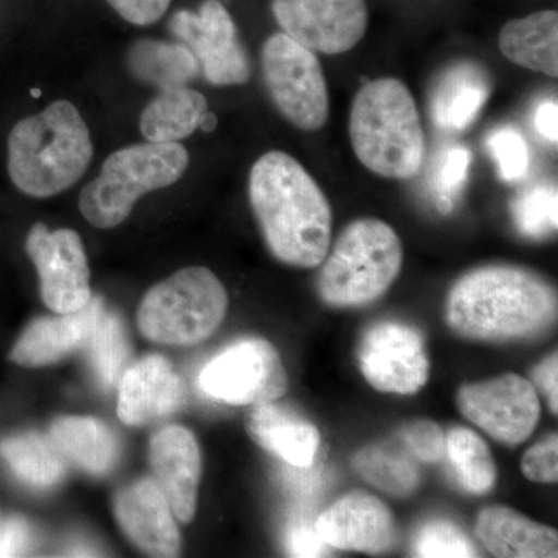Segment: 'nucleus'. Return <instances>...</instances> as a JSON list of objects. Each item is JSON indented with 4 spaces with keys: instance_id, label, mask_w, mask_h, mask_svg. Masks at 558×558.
Segmentation results:
<instances>
[{
    "instance_id": "nucleus-1",
    "label": "nucleus",
    "mask_w": 558,
    "mask_h": 558,
    "mask_svg": "<svg viewBox=\"0 0 558 558\" xmlns=\"http://www.w3.org/2000/svg\"><path fill=\"white\" fill-rule=\"evenodd\" d=\"M250 204L271 255L288 266L315 269L329 253L332 209L299 160L264 154L250 171Z\"/></svg>"
},
{
    "instance_id": "nucleus-2",
    "label": "nucleus",
    "mask_w": 558,
    "mask_h": 558,
    "mask_svg": "<svg viewBox=\"0 0 558 558\" xmlns=\"http://www.w3.org/2000/svg\"><path fill=\"white\" fill-rule=\"evenodd\" d=\"M557 292L545 278L519 266L473 269L454 282L446 318L462 339H534L557 319Z\"/></svg>"
},
{
    "instance_id": "nucleus-3",
    "label": "nucleus",
    "mask_w": 558,
    "mask_h": 558,
    "mask_svg": "<svg viewBox=\"0 0 558 558\" xmlns=\"http://www.w3.org/2000/svg\"><path fill=\"white\" fill-rule=\"evenodd\" d=\"M92 156L89 128L70 101L51 102L10 132V178L32 197L57 196L75 185Z\"/></svg>"
},
{
    "instance_id": "nucleus-4",
    "label": "nucleus",
    "mask_w": 558,
    "mask_h": 558,
    "mask_svg": "<svg viewBox=\"0 0 558 558\" xmlns=\"http://www.w3.org/2000/svg\"><path fill=\"white\" fill-rule=\"evenodd\" d=\"M349 137L360 163L392 180H409L421 171L425 135L416 101L402 81H369L355 95Z\"/></svg>"
},
{
    "instance_id": "nucleus-5",
    "label": "nucleus",
    "mask_w": 558,
    "mask_h": 558,
    "mask_svg": "<svg viewBox=\"0 0 558 558\" xmlns=\"http://www.w3.org/2000/svg\"><path fill=\"white\" fill-rule=\"evenodd\" d=\"M319 271L318 293L332 307H363L379 300L402 270L398 233L384 220L349 223Z\"/></svg>"
},
{
    "instance_id": "nucleus-6",
    "label": "nucleus",
    "mask_w": 558,
    "mask_h": 558,
    "mask_svg": "<svg viewBox=\"0 0 558 558\" xmlns=\"http://www.w3.org/2000/svg\"><path fill=\"white\" fill-rule=\"evenodd\" d=\"M189 165V153L179 143L148 142L117 150L81 191V213L97 229H113L130 218L140 197L178 182Z\"/></svg>"
},
{
    "instance_id": "nucleus-7",
    "label": "nucleus",
    "mask_w": 558,
    "mask_h": 558,
    "mask_svg": "<svg viewBox=\"0 0 558 558\" xmlns=\"http://www.w3.org/2000/svg\"><path fill=\"white\" fill-rule=\"evenodd\" d=\"M229 307L219 278L205 267H186L154 286L138 307V329L146 339L191 347L209 339Z\"/></svg>"
},
{
    "instance_id": "nucleus-8",
    "label": "nucleus",
    "mask_w": 558,
    "mask_h": 558,
    "mask_svg": "<svg viewBox=\"0 0 558 558\" xmlns=\"http://www.w3.org/2000/svg\"><path fill=\"white\" fill-rule=\"evenodd\" d=\"M260 62L282 117L301 131L322 130L329 119V92L317 54L281 32L266 40Z\"/></svg>"
},
{
    "instance_id": "nucleus-9",
    "label": "nucleus",
    "mask_w": 558,
    "mask_h": 558,
    "mask_svg": "<svg viewBox=\"0 0 558 558\" xmlns=\"http://www.w3.org/2000/svg\"><path fill=\"white\" fill-rule=\"evenodd\" d=\"M204 395L229 405L275 402L289 380L277 349L263 339H242L209 360L199 374Z\"/></svg>"
},
{
    "instance_id": "nucleus-10",
    "label": "nucleus",
    "mask_w": 558,
    "mask_h": 558,
    "mask_svg": "<svg viewBox=\"0 0 558 558\" xmlns=\"http://www.w3.org/2000/svg\"><path fill=\"white\" fill-rule=\"evenodd\" d=\"M170 31L189 47L208 83L240 86L250 80V62L236 25L220 0H205L197 11L180 10Z\"/></svg>"
},
{
    "instance_id": "nucleus-11",
    "label": "nucleus",
    "mask_w": 558,
    "mask_h": 558,
    "mask_svg": "<svg viewBox=\"0 0 558 558\" xmlns=\"http://www.w3.org/2000/svg\"><path fill=\"white\" fill-rule=\"evenodd\" d=\"M457 403L472 424L508 446L531 438L542 411L537 389L517 374L464 385L459 388Z\"/></svg>"
},
{
    "instance_id": "nucleus-12",
    "label": "nucleus",
    "mask_w": 558,
    "mask_h": 558,
    "mask_svg": "<svg viewBox=\"0 0 558 558\" xmlns=\"http://www.w3.org/2000/svg\"><path fill=\"white\" fill-rule=\"evenodd\" d=\"M271 11L282 33L314 53H347L368 31L365 0H274Z\"/></svg>"
},
{
    "instance_id": "nucleus-13",
    "label": "nucleus",
    "mask_w": 558,
    "mask_h": 558,
    "mask_svg": "<svg viewBox=\"0 0 558 558\" xmlns=\"http://www.w3.org/2000/svg\"><path fill=\"white\" fill-rule=\"evenodd\" d=\"M27 253L38 270L40 295L57 314H73L90 303V271L78 233L49 231L36 223L27 238Z\"/></svg>"
},
{
    "instance_id": "nucleus-14",
    "label": "nucleus",
    "mask_w": 558,
    "mask_h": 558,
    "mask_svg": "<svg viewBox=\"0 0 558 558\" xmlns=\"http://www.w3.org/2000/svg\"><path fill=\"white\" fill-rule=\"evenodd\" d=\"M359 365L371 387L391 395H416L427 384L424 337L402 323H377L359 344Z\"/></svg>"
},
{
    "instance_id": "nucleus-15",
    "label": "nucleus",
    "mask_w": 558,
    "mask_h": 558,
    "mask_svg": "<svg viewBox=\"0 0 558 558\" xmlns=\"http://www.w3.org/2000/svg\"><path fill=\"white\" fill-rule=\"evenodd\" d=\"M326 546L359 553H384L395 542L391 510L373 495L354 492L333 502L314 523Z\"/></svg>"
},
{
    "instance_id": "nucleus-16",
    "label": "nucleus",
    "mask_w": 558,
    "mask_h": 558,
    "mask_svg": "<svg viewBox=\"0 0 558 558\" xmlns=\"http://www.w3.org/2000/svg\"><path fill=\"white\" fill-rule=\"evenodd\" d=\"M149 461L157 484L168 499L175 520L194 519L202 475L199 446L193 433L180 425L157 432L149 444Z\"/></svg>"
},
{
    "instance_id": "nucleus-17",
    "label": "nucleus",
    "mask_w": 558,
    "mask_h": 558,
    "mask_svg": "<svg viewBox=\"0 0 558 558\" xmlns=\"http://www.w3.org/2000/svg\"><path fill=\"white\" fill-rule=\"evenodd\" d=\"M120 421L130 427L171 416L185 402V385L167 359L149 355L124 371L119 381Z\"/></svg>"
},
{
    "instance_id": "nucleus-18",
    "label": "nucleus",
    "mask_w": 558,
    "mask_h": 558,
    "mask_svg": "<svg viewBox=\"0 0 558 558\" xmlns=\"http://www.w3.org/2000/svg\"><path fill=\"white\" fill-rule=\"evenodd\" d=\"M117 521L140 549L156 557H175L180 534L168 499L156 480H142L116 498Z\"/></svg>"
},
{
    "instance_id": "nucleus-19",
    "label": "nucleus",
    "mask_w": 558,
    "mask_h": 558,
    "mask_svg": "<svg viewBox=\"0 0 558 558\" xmlns=\"http://www.w3.org/2000/svg\"><path fill=\"white\" fill-rule=\"evenodd\" d=\"M105 311L100 299H92L84 310L61 317L33 322L14 344L10 359L22 366H47L86 348L97 319Z\"/></svg>"
},
{
    "instance_id": "nucleus-20",
    "label": "nucleus",
    "mask_w": 558,
    "mask_h": 558,
    "mask_svg": "<svg viewBox=\"0 0 558 558\" xmlns=\"http://www.w3.org/2000/svg\"><path fill=\"white\" fill-rule=\"evenodd\" d=\"M492 95V76L475 61H459L442 70L429 90L433 123L442 131L468 130Z\"/></svg>"
},
{
    "instance_id": "nucleus-21",
    "label": "nucleus",
    "mask_w": 558,
    "mask_h": 558,
    "mask_svg": "<svg viewBox=\"0 0 558 558\" xmlns=\"http://www.w3.org/2000/svg\"><path fill=\"white\" fill-rule=\"evenodd\" d=\"M245 427L250 438L295 469H311L319 449L318 428L274 402L253 405Z\"/></svg>"
},
{
    "instance_id": "nucleus-22",
    "label": "nucleus",
    "mask_w": 558,
    "mask_h": 558,
    "mask_svg": "<svg viewBox=\"0 0 558 558\" xmlns=\"http://www.w3.org/2000/svg\"><path fill=\"white\" fill-rule=\"evenodd\" d=\"M476 535L484 548L502 558H553L558 556L556 529L535 523L520 512L492 506L480 513Z\"/></svg>"
},
{
    "instance_id": "nucleus-23",
    "label": "nucleus",
    "mask_w": 558,
    "mask_h": 558,
    "mask_svg": "<svg viewBox=\"0 0 558 558\" xmlns=\"http://www.w3.org/2000/svg\"><path fill=\"white\" fill-rule=\"evenodd\" d=\"M502 57L520 68L558 76V13L537 11L509 21L498 36Z\"/></svg>"
},
{
    "instance_id": "nucleus-24",
    "label": "nucleus",
    "mask_w": 558,
    "mask_h": 558,
    "mask_svg": "<svg viewBox=\"0 0 558 558\" xmlns=\"http://www.w3.org/2000/svg\"><path fill=\"white\" fill-rule=\"evenodd\" d=\"M49 439L62 458L92 475H106L120 454L117 436L97 418H58L51 425Z\"/></svg>"
},
{
    "instance_id": "nucleus-25",
    "label": "nucleus",
    "mask_w": 558,
    "mask_h": 558,
    "mask_svg": "<svg viewBox=\"0 0 558 558\" xmlns=\"http://www.w3.org/2000/svg\"><path fill=\"white\" fill-rule=\"evenodd\" d=\"M208 112L207 98L190 87L161 90L143 110L140 131L153 143H179L199 128Z\"/></svg>"
},
{
    "instance_id": "nucleus-26",
    "label": "nucleus",
    "mask_w": 558,
    "mask_h": 558,
    "mask_svg": "<svg viewBox=\"0 0 558 558\" xmlns=\"http://www.w3.org/2000/svg\"><path fill=\"white\" fill-rule=\"evenodd\" d=\"M128 65L132 75L160 90L186 86L201 72L193 51L183 44L138 40L131 47Z\"/></svg>"
},
{
    "instance_id": "nucleus-27",
    "label": "nucleus",
    "mask_w": 558,
    "mask_h": 558,
    "mask_svg": "<svg viewBox=\"0 0 558 558\" xmlns=\"http://www.w3.org/2000/svg\"><path fill=\"white\" fill-rule=\"evenodd\" d=\"M0 458L17 478L33 487L54 486L65 473V459L49 438L25 433L0 440Z\"/></svg>"
},
{
    "instance_id": "nucleus-28",
    "label": "nucleus",
    "mask_w": 558,
    "mask_h": 558,
    "mask_svg": "<svg viewBox=\"0 0 558 558\" xmlns=\"http://www.w3.org/2000/svg\"><path fill=\"white\" fill-rule=\"evenodd\" d=\"M86 349L92 371L102 387L119 385L131 355L130 339L119 315L101 312Z\"/></svg>"
},
{
    "instance_id": "nucleus-29",
    "label": "nucleus",
    "mask_w": 558,
    "mask_h": 558,
    "mask_svg": "<svg viewBox=\"0 0 558 558\" xmlns=\"http://www.w3.org/2000/svg\"><path fill=\"white\" fill-rule=\"evenodd\" d=\"M446 451L465 490L483 495L494 487L497 468L487 444L475 432L464 427L451 429Z\"/></svg>"
},
{
    "instance_id": "nucleus-30",
    "label": "nucleus",
    "mask_w": 558,
    "mask_h": 558,
    "mask_svg": "<svg viewBox=\"0 0 558 558\" xmlns=\"http://www.w3.org/2000/svg\"><path fill=\"white\" fill-rule=\"evenodd\" d=\"M355 472L371 486L396 497H407L418 486L416 468L399 454L379 447H368L354 458Z\"/></svg>"
},
{
    "instance_id": "nucleus-31",
    "label": "nucleus",
    "mask_w": 558,
    "mask_h": 558,
    "mask_svg": "<svg viewBox=\"0 0 558 558\" xmlns=\"http://www.w3.org/2000/svg\"><path fill=\"white\" fill-rule=\"evenodd\" d=\"M557 209V186L542 183L523 191L513 199L512 218L521 234L531 240H542L556 233Z\"/></svg>"
},
{
    "instance_id": "nucleus-32",
    "label": "nucleus",
    "mask_w": 558,
    "mask_h": 558,
    "mask_svg": "<svg viewBox=\"0 0 558 558\" xmlns=\"http://www.w3.org/2000/svg\"><path fill=\"white\" fill-rule=\"evenodd\" d=\"M470 150L465 146H447L439 154L429 178V190L439 211L450 213L459 194L464 190L470 170Z\"/></svg>"
},
{
    "instance_id": "nucleus-33",
    "label": "nucleus",
    "mask_w": 558,
    "mask_h": 558,
    "mask_svg": "<svg viewBox=\"0 0 558 558\" xmlns=\"http://www.w3.org/2000/svg\"><path fill=\"white\" fill-rule=\"evenodd\" d=\"M414 556L425 558L476 557L468 535L446 520L429 521L417 532L413 542Z\"/></svg>"
},
{
    "instance_id": "nucleus-34",
    "label": "nucleus",
    "mask_w": 558,
    "mask_h": 558,
    "mask_svg": "<svg viewBox=\"0 0 558 558\" xmlns=\"http://www.w3.org/2000/svg\"><path fill=\"white\" fill-rule=\"evenodd\" d=\"M487 148L506 182H521L531 168V150L526 140L512 126H499L487 138Z\"/></svg>"
},
{
    "instance_id": "nucleus-35",
    "label": "nucleus",
    "mask_w": 558,
    "mask_h": 558,
    "mask_svg": "<svg viewBox=\"0 0 558 558\" xmlns=\"http://www.w3.org/2000/svg\"><path fill=\"white\" fill-rule=\"evenodd\" d=\"M403 444L414 457L424 462H438L446 451V438L438 424L416 421L402 429Z\"/></svg>"
},
{
    "instance_id": "nucleus-36",
    "label": "nucleus",
    "mask_w": 558,
    "mask_h": 558,
    "mask_svg": "<svg viewBox=\"0 0 558 558\" xmlns=\"http://www.w3.org/2000/svg\"><path fill=\"white\" fill-rule=\"evenodd\" d=\"M521 469L524 476L534 483H556L558 480L557 433L531 447L524 454Z\"/></svg>"
},
{
    "instance_id": "nucleus-37",
    "label": "nucleus",
    "mask_w": 558,
    "mask_h": 558,
    "mask_svg": "<svg viewBox=\"0 0 558 558\" xmlns=\"http://www.w3.org/2000/svg\"><path fill=\"white\" fill-rule=\"evenodd\" d=\"M124 21L132 25H153L170 9L172 0H106Z\"/></svg>"
},
{
    "instance_id": "nucleus-38",
    "label": "nucleus",
    "mask_w": 558,
    "mask_h": 558,
    "mask_svg": "<svg viewBox=\"0 0 558 558\" xmlns=\"http://www.w3.org/2000/svg\"><path fill=\"white\" fill-rule=\"evenodd\" d=\"M33 542L32 529L27 521L10 519L0 527V557L24 556Z\"/></svg>"
},
{
    "instance_id": "nucleus-39",
    "label": "nucleus",
    "mask_w": 558,
    "mask_h": 558,
    "mask_svg": "<svg viewBox=\"0 0 558 558\" xmlns=\"http://www.w3.org/2000/svg\"><path fill=\"white\" fill-rule=\"evenodd\" d=\"M326 545L318 537L314 524L307 523V520H300L293 523L289 529L288 549L295 557H317L322 556Z\"/></svg>"
},
{
    "instance_id": "nucleus-40",
    "label": "nucleus",
    "mask_w": 558,
    "mask_h": 558,
    "mask_svg": "<svg viewBox=\"0 0 558 558\" xmlns=\"http://www.w3.org/2000/svg\"><path fill=\"white\" fill-rule=\"evenodd\" d=\"M558 362L557 354H550L549 357L543 360L534 369V380L542 389L543 395L548 399L549 409L554 414L558 413Z\"/></svg>"
},
{
    "instance_id": "nucleus-41",
    "label": "nucleus",
    "mask_w": 558,
    "mask_h": 558,
    "mask_svg": "<svg viewBox=\"0 0 558 558\" xmlns=\"http://www.w3.org/2000/svg\"><path fill=\"white\" fill-rule=\"evenodd\" d=\"M535 130L546 142L557 145L558 138V105L557 100L539 102L534 116Z\"/></svg>"
},
{
    "instance_id": "nucleus-42",
    "label": "nucleus",
    "mask_w": 558,
    "mask_h": 558,
    "mask_svg": "<svg viewBox=\"0 0 558 558\" xmlns=\"http://www.w3.org/2000/svg\"><path fill=\"white\" fill-rule=\"evenodd\" d=\"M216 123H218V121H216V117L213 116V113L207 112L205 113L204 117H202L199 128H202V130L204 131L209 132L215 130Z\"/></svg>"
},
{
    "instance_id": "nucleus-43",
    "label": "nucleus",
    "mask_w": 558,
    "mask_h": 558,
    "mask_svg": "<svg viewBox=\"0 0 558 558\" xmlns=\"http://www.w3.org/2000/svg\"><path fill=\"white\" fill-rule=\"evenodd\" d=\"M39 95L40 94H39L38 89L33 90V97H39Z\"/></svg>"
}]
</instances>
